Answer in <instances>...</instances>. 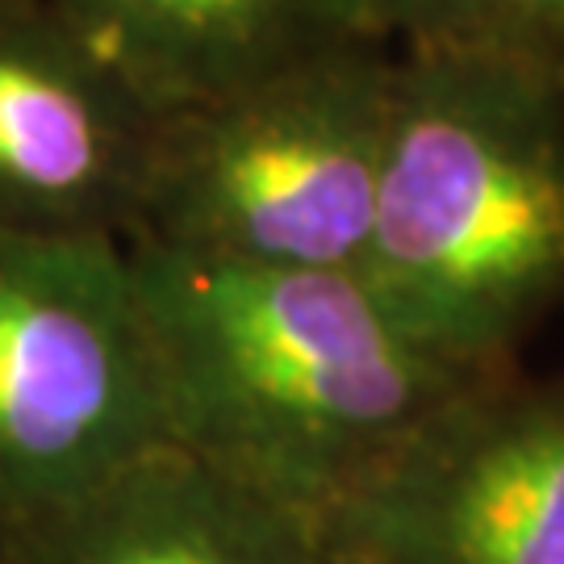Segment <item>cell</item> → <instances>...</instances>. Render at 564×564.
Here are the masks:
<instances>
[{
    "instance_id": "obj_1",
    "label": "cell",
    "mask_w": 564,
    "mask_h": 564,
    "mask_svg": "<svg viewBox=\"0 0 564 564\" xmlns=\"http://www.w3.org/2000/svg\"><path fill=\"white\" fill-rule=\"evenodd\" d=\"M126 251L172 444L314 523L477 381L410 339L351 268Z\"/></svg>"
},
{
    "instance_id": "obj_2",
    "label": "cell",
    "mask_w": 564,
    "mask_h": 564,
    "mask_svg": "<svg viewBox=\"0 0 564 564\" xmlns=\"http://www.w3.org/2000/svg\"><path fill=\"white\" fill-rule=\"evenodd\" d=\"M360 276L447 368H519L564 305V80L485 55L393 51Z\"/></svg>"
},
{
    "instance_id": "obj_3",
    "label": "cell",
    "mask_w": 564,
    "mask_h": 564,
    "mask_svg": "<svg viewBox=\"0 0 564 564\" xmlns=\"http://www.w3.org/2000/svg\"><path fill=\"white\" fill-rule=\"evenodd\" d=\"M393 46L351 42L163 113L130 239L272 268L360 272Z\"/></svg>"
},
{
    "instance_id": "obj_4",
    "label": "cell",
    "mask_w": 564,
    "mask_h": 564,
    "mask_svg": "<svg viewBox=\"0 0 564 564\" xmlns=\"http://www.w3.org/2000/svg\"><path fill=\"white\" fill-rule=\"evenodd\" d=\"M163 444L126 239L0 226V544Z\"/></svg>"
},
{
    "instance_id": "obj_5",
    "label": "cell",
    "mask_w": 564,
    "mask_h": 564,
    "mask_svg": "<svg viewBox=\"0 0 564 564\" xmlns=\"http://www.w3.org/2000/svg\"><path fill=\"white\" fill-rule=\"evenodd\" d=\"M318 527L343 564H564V372L468 381Z\"/></svg>"
},
{
    "instance_id": "obj_6",
    "label": "cell",
    "mask_w": 564,
    "mask_h": 564,
    "mask_svg": "<svg viewBox=\"0 0 564 564\" xmlns=\"http://www.w3.org/2000/svg\"><path fill=\"white\" fill-rule=\"evenodd\" d=\"M155 130L46 0H0V226L130 239Z\"/></svg>"
},
{
    "instance_id": "obj_7",
    "label": "cell",
    "mask_w": 564,
    "mask_h": 564,
    "mask_svg": "<svg viewBox=\"0 0 564 564\" xmlns=\"http://www.w3.org/2000/svg\"><path fill=\"white\" fill-rule=\"evenodd\" d=\"M0 564H343L323 527L163 444L0 544Z\"/></svg>"
},
{
    "instance_id": "obj_8",
    "label": "cell",
    "mask_w": 564,
    "mask_h": 564,
    "mask_svg": "<svg viewBox=\"0 0 564 564\" xmlns=\"http://www.w3.org/2000/svg\"><path fill=\"white\" fill-rule=\"evenodd\" d=\"M155 113L230 97L351 42H384L368 0H46Z\"/></svg>"
},
{
    "instance_id": "obj_9",
    "label": "cell",
    "mask_w": 564,
    "mask_h": 564,
    "mask_svg": "<svg viewBox=\"0 0 564 564\" xmlns=\"http://www.w3.org/2000/svg\"><path fill=\"white\" fill-rule=\"evenodd\" d=\"M393 51H452L564 80V0H368Z\"/></svg>"
}]
</instances>
